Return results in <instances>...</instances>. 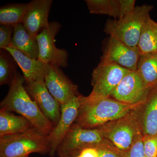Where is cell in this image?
<instances>
[{"mask_svg": "<svg viewBox=\"0 0 157 157\" xmlns=\"http://www.w3.org/2000/svg\"><path fill=\"white\" fill-rule=\"evenodd\" d=\"M23 76L17 72L9 86V92L0 104L1 109L17 113L27 119L34 129L48 136L54 124L43 114L25 87Z\"/></svg>", "mask_w": 157, "mask_h": 157, "instance_id": "1", "label": "cell"}, {"mask_svg": "<svg viewBox=\"0 0 157 157\" xmlns=\"http://www.w3.org/2000/svg\"><path fill=\"white\" fill-rule=\"evenodd\" d=\"M78 98L80 106L76 119L77 125L82 128H94L121 118L136 105L124 104L109 97L92 98L79 96Z\"/></svg>", "mask_w": 157, "mask_h": 157, "instance_id": "2", "label": "cell"}, {"mask_svg": "<svg viewBox=\"0 0 157 157\" xmlns=\"http://www.w3.org/2000/svg\"><path fill=\"white\" fill-rule=\"evenodd\" d=\"M153 9L151 5H143L121 19L107 20L104 32L129 46L137 47L144 24Z\"/></svg>", "mask_w": 157, "mask_h": 157, "instance_id": "3", "label": "cell"}, {"mask_svg": "<svg viewBox=\"0 0 157 157\" xmlns=\"http://www.w3.org/2000/svg\"><path fill=\"white\" fill-rule=\"evenodd\" d=\"M50 150L48 136L33 129L20 134L0 137V157H21Z\"/></svg>", "mask_w": 157, "mask_h": 157, "instance_id": "4", "label": "cell"}, {"mask_svg": "<svg viewBox=\"0 0 157 157\" xmlns=\"http://www.w3.org/2000/svg\"><path fill=\"white\" fill-rule=\"evenodd\" d=\"M130 70L113 63L100 61L92 73L90 98H108Z\"/></svg>", "mask_w": 157, "mask_h": 157, "instance_id": "5", "label": "cell"}, {"mask_svg": "<svg viewBox=\"0 0 157 157\" xmlns=\"http://www.w3.org/2000/svg\"><path fill=\"white\" fill-rule=\"evenodd\" d=\"M61 27V25L58 21H52L49 22L48 27L37 36L39 51L38 59L46 64L66 68L68 66V52L63 48H57L55 44V37Z\"/></svg>", "mask_w": 157, "mask_h": 157, "instance_id": "6", "label": "cell"}, {"mask_svg": "<svg viewBox=\"0 0 157 157\" xmlns=\"http://www.w3.org/2000/svg\"><path fill=\"white\" fill-rule=\"evenodd\" d=\"M102 140L103 134L101 130L84 128L73 124L57 152L60 157H72L78 150L93 147V145L101 143Z\"/></svg>", "mask_w": 157, "mask_h": 157, "instance_id": "7", "label": "cell"}, {"mask_svg": "<svg viewBox=\"0 0 157 157\" xmlns=\"http://www.w3.org/2000/svg\"><path fill=\"white\" fill-rule=\"evenodd\" d=\"M102 45L101 61L113 63L131 71H137L140 56L137 47H131L111 36L104 39Z\"/></svg>", "mask_w": 157, "mask_h": 157, "instance_id": "8", "label": "cell"}, {"mask_svg": "<svg viewBox=\"0 0 157 157\" xmlns=\"http://www.w3.org/2000/svg\"><path fill=\"white\" fill-rule=\"evenodd\" d=\"M45 82L49 92L60 105L79 96L77 86L56 65L48 64Z\"/></svg>", "mask_w": 157, "mask_h": 157, "instance_id": "9", "label": "cell"}, {"mask_svg": "<svg viewBox=\"0 0 157 157\" xmlns=\"http://www.w3.org/2000/svg\"><path fill=\"white\" fill-rule=\"evenodd\" d=\"M150 89L147 88L137 71H130L121 80L111 96L124 104L135 105L146 99Z\"/></svg>", "mask_w": 157, "mask_h": 157, "instance_id": "10", "label": "cell"}, {"mask_svg": "<svg viewBox=\"0 0 157 157\" xmlns=\"http://www.w3.org/2000/svg\"><path fill=\"white\" fill-rule=\"evenodd\" d=\"M25 87L43 114L55 127L60 118L61 105L49 92L45 81L25 82Z\"/></svg>", "mask_w": 157, "mask_h": 157, "instance_id": "11", "label": "cell"}, {"mask_svg": "<svg viewBox=\"0 0 157 157\" xmlns=\"http://www.w3.org/2000/svg\"><path fill=\"white\" fill-rule=\"evenodd\" d=\"M79 106L78 96L73 98L67 103L61 105L60 118L48 136L50 147L49 153L51 156H53L55 154L60 144L76 121Z\"/></svg>", "mask_w": 157, "mask_h": 157, "instance_id": "12", "label": "cell"}, {"mask_svg": "<svg viewBox=\"0 0 157 157\" xmlns=\"http://www.w3.org/2000/svg\"><path fill=\"white\" fill-rule=\"evenodd\" d=\"M52 2V0H34L28 3L22 24L33 38H36L49 25L48 16Z\"/></svg>", "mask_w": 157, "mask_h": 157, "instance_id": "13", "label": "cell"}, {"mask_svg": "<svg viewBox=\"0 0 157 157\" xmlns=\"http://www.w3.org/2000/svg\"><path fill=\"white\" fill-rule=\"evenodd\" d=\"M90 13L120 19L135 9V0H86Z\"/></svg>", "mask_w": 157, "mask_h": 157, "instance_id": "14", "label": "cell"}, {"mask_svg": "<svg viewBox=\"0 0 157 157\" xmlns=\"http://www.w3.org/2000/svg\"><path fill=\"white\" fill-rule=\"evenodd\" d=\"M8 51L17 62L22 71L25 82L44 80L47 72L48 64L39 59L31 58L12 47L4 48Z\"/></svg>", "mask_w": 157, "mask_h": 157, "instance_id": "15", "label": "cell"}, {"mask_svg": "<svg viewBox=\"0 0 157 157\" xmlns=\"http://www.w3.org/2000/svg\"><path fill=\"white\" fill-rule=\"evenodd\" d=\"M11 47L16 48L31 58L39 59V51L36 38L29 34L23 24L14 26Z\"/></svg>", "mask_w": 157, "mask_h": 157, "instance_id": "16", "label": "cell"}, {"mask_svg": "<svg viewBox=\"0 0 157 157\" xmlns=\"http://www.w3.org/2000/svg\"><path fill=\"white\" fill-rule=\"evenodd\" d=\"M33 129V127L25 118L0 109V137L24 133Z\"/></svg>", "mask_w": 157, "mask_h": 157, "instance_id": "17", "label": "cell"}, {"mask_svg": "<svg viewBox=\"0 0 157 157\" xmlns=\"http://www.w3.org/2000/svg\"><path fill=\"white\" fill-rule=\"evenodd\" d=\"M137 71L147 88L157 85V52L140 56Z\"/></svg>", "mask_w": 157, "mask_h": 157, "instance_id": "18", "label": "cell"}, {"mask_svg": "<svg viewBox=\"0 0 157 157\" xmlns=\"http://www.w3.org/2000/svg\"><path fill=\"white\" fill-rule=\"evenodd\" d=\"M137 47L140 56L157 52V22L150 15L144 24Z\"/></svg>", "mask_w": 157, "mask_h": 157, "instance_id": "19", "label": "cell"}, {"mask_svg": "<svg viewBox=\"0 0 157 157\" xmlns=\"http://www.w3.org/2000/svg\"><path fill=\"white\" fill-rule=\"evenodd\" d=\"M146 108L144 113L143 128L146 136L157 135V85L149 91Z\"/></svg>", "mask_w": 157, "mask_h": 157, "instance_id": "20", "label": "cell"}, {"mask_svg": "<svg viewBox=\"0 0 157 157\" xmlns=\"http://www.w3.org/2000/svg\"><path fill=\"white\" fill-rule=\"evenodd\" d=\"M135 132L130 125L121 124L113 127L108 133V137L121 150H129L134 143Z\"/></svg>", "mask_w": 157, "mask_h": 157, "instance_id": "21", "label": "cell"}, {"mask_svg": "<svg viewBox=\"0 0 157 157\" xmlns=\"http://www.w3.org/2000/svg\"><path fill=\"white\" fill-rule=\"evenodd\" d=\"M28 3H11L1 6L0 24L14 26L22 24Z\"/></svg>", "mask_w": 157, "mask_h": 157, "instance_id": "22", "label": "cell"}, {"mask_svg": "<svg viewBox=\"0 0 157 157\" xmlns=\"http://www.w3.org/2000/svg\"><path fill=\"white\" fill-rule=\"evenodd\" d=\"M17 62L8 51L0 49V85H10L17 73Z\"/></svg>", "mask_w": 157, "mask_h": 157, "instance_id": "23", "label": "cell"}, {"mask_svg": "<svg viewBox=\"0 0 157 157\" xmlns=\"http://www.w3.org/2000/svg\"><path fill=\"white\" fill-rule=\"evenodd\" d=\"M14 26L8 25H0V49L11 47Z\"/></svg>", "mask_w": 157, "mask_h": 157, "instance_id": "24", "label": "cell"}, {"mask_svg": "<svg viewBox=\"0 0 157 157\" xmlns=\"http://www.w3.org/2000/svg\"><path fill=\"white\" fill-rule=\"evenodd\" d=\"M144 156L157 157V135L146 136L143 139Z\"/></svg>", "mask_w": 157, "mask_h": 157, "instance_id": "25", "label": "cell"}, {"mask_svg": "<svg viewBox=\"0 0 157 157\" xmlns=\"http://www.w3.org/2000/svg\"><path fill=\"white\" fill-rule=\"evenodd\" d=\"M144 151L143 139L141 136L137 137L134 141L132 146L124 157H144Z\"/></svg>", "mask_w": 157, "mask_h": 157, "instance_id": "26", "label": "cell"}, {"mask_svg": "<svg viewBox=\"0 0 157 157\" xmlns=\"http://www.w3.org/2000/svg\"><path fill=\"white\" fill-rule=\"evenodd\" d=\"M79 155L82 157H99V153L96 147H89L81 151Z\"/></svg>", "mask_w": 157, "mask_h": 157, "instance_id": "27", "label": "cell"}, {"mask_svg": "<svg viewBox=\"0 0 157 157\" xmlns=\"http://www.w3.org/2000/svg\"><path fill=\"white\" fill-rule=\"evenodd\" d=\"M99 157H118L115 153L106 149L98 147Z\"/></svg>", "mask_w": 157, "mask_h": 157, "instance_id": "28", "label": "cell"}, {"mask_svg": "<svg viewBox=\"0 0 157 157\" xmlns=\"http://www.w3.org/2000/svg\"><path fill=\"white\" fill-rule=\"evenodd\" d=\"M76 157H82L80 155H78L76 156Z\"/></svg>", "mask_w": 157, "mask_h": 157, "instance_id": "29", "label": "cell"}, {"mask_svg": "<svg viewBox=\"0 0 157 157\" xmlns=\"http://www.w3.org/2000/svg\"><path fill=\"white\" fill-rule=\"evenodd\" d=\"M29 156V155H26V156H23V157H28Z\"/></svg>", "mask_w": 157, "mask_h": 157, "instance_id": "30", "label": "cell"}, {"mask_svg": "<svg viewBox=\"0 0 157 157\" xmlns=\"http://www.w3.org/2000/svg\"><path fill=\"white\" fill-rule=\"evenodd\" d=\"M144 157H146V156H144Z\"/></svg>", "mask_w": 157, "mask_h": 157, "instance_id": "31", "label": "cell"}]
</instances>
